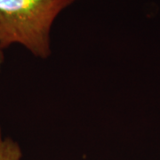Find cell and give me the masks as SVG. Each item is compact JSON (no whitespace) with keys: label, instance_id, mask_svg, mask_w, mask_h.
Returning <instances> with one entry per match:
<instances>
[{"label":"cell","instance_id":"cell-1","mask_svg":"<svg viewBox=\"0 0 160 160\" xmlns=\"http://www.w3.org/2000/svg\"><path fill=\"white\" fill-rule=\"evenodd\" d=\"M75 1L0 0V50L19 44L36 57L47 59L52 26Z\"/></svg>","mask_w":160,"mask_h":160},{"label":"cell","instance_id":"cell-2","mask_svg":"<svg viewBox=\"0 0 160 160\" xmlns=\"http://www.w3.org/2000/svg\"><path fill=\"white\" fill-rule=\"evenodd\" d=\"M22 151L17 142L4 137L0 127V160H22Z\"/></svg>","mask_w":160,"mask_h":160},{"label":"cell","instance_id":"cell-3","mask_svg":"<svg viewBox=\"0 0 160 160\" xmlns=\"http://www.w3.org/2000/svg\"><path fill=\"white\" fill-rule=\"evenodd\" d=\"M2 61H3V53H2V51L0 50V65L2 63Z\"/></svg>","mask_w":160,"mask_h":160}]
</instances>
